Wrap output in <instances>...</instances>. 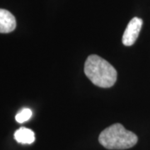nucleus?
Masks as SVG:
<instances>
[{
  "label": "nucleus",
  "instance_id": "7ed1b4c3",
  "mask_svg": "<svg viewBox=\"0 0 150 150\" xmlns=\"http://www.w3.org/2000/svg\"><path fill=\"white\" fill-rule=\"evenodd\" d=\"M143 25V20L135 17L129 23L125 31L123 33L122 42L125 46H132L139 35L140 30Z\"/></svg>",
  "mask_w": 150,
  "mask_h": 150
},
{
  "label": "nucleus",
  "instance_id": "20e7f679",
  "mask_svg": "<svg viewBox=\"0 0 150 150\" xmlns=\"http://www.w3.org/2000/svg\"><path fill=\"white\" fill-rule=\"evenodd\" d=\"M16 28L15 17L9 11L0 8V33H8Z\"/></svg>",
  "mask_w": 150,
  "mask_h": 150
},
{
  "label": "nucleus",
  "instance_id": "39448f33",
  "mask_svg": "<svg viewBox=\"0 0 150 150\" xmlns=\"http://www.w3.org/2000/svg\"><path fill=\"white\" fill-rule=\"evenodd\" d=\"M14 139L22 144H31L35 141V134L31 129L22 127L14 133Z\"/></svg>",
  "mask_w": 150,
  "mask_h": 150
},
{
  "label": "nucleus",
  "instance_id": "f257e3e1",
  "mask_svg": "<svg viewBox=\"0 0 150 150\" xmlns=\"http://www.w3.org/2000/svg\"><path fill=\"white\" fill-rule=\"evenodd\" d=\"M84 73L94 85L107 88L114 85L117 80V71L108 61L96 54L86 59Z\"/></svg>",
  "mask_w": 150,
  "mask_h": 150
},
{
  "label": "nucleus",
  "instance_id": "423d86ee",
  "mask_svg": "<svg viewBox=\"0 0 150 150\" xmlns=\"http://www.w3.org/2000/svg\"><path fill=\"white\" fill-rule=\"evenodd\" d=\"M32 110L29 109V108H23L20 112H18L17 113L16 116H15V119H16V121L18 123H23L28 121L29 118L32 117Z\"/></svg>",
  "mask_w": 150,
  "mask_h": 150
},
{
  "label": "nucleus",
  "instance_id": "f03ea898",
  "mask_svg": "<svg viewBox=\"0 0 150 150\" xmlns=\"http://www.w3.org/2000/svg\"><path fill=\"white\" fill-rule=\"evenodd\" d=\"M100 144L112 150L128 149L138 143L137 135L129 131L121 123H115L101 132L98 137Z\"/></svg>",
  "mask_w": 150,
  "mask_h": 150
}]
</instances>
